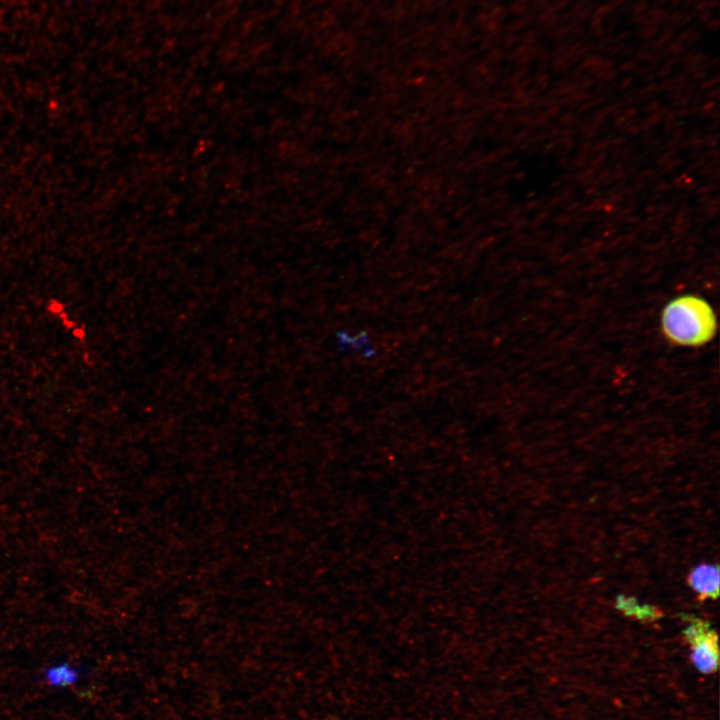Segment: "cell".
Returning <instances> with one entry per match:
<instances>
[{
    "label": "cell",
    "mask_w": 720,
    "mask_h": 720,
    "mask_svg": "<svg viewBox=\"0 0 720 720\" xmlns=\"http://www.w3.org/2000/svg\"><path fill=\"white\" fill-rule=\"evenodd\" d=\"M661 331L672 344L698 347L710 342L717 331L714 309L704 298L685 294L666 304L660 317Z\"/></svg>",
    "instance_id": "6da1fadb"
},
{
    "label": "cell",
    "mask_w": 720,
    "mask_h": 720,
    "mask_svg": "<svg viewBox=\"0 0 720 720\" xmlns=\"http://www.w3.org/2000/svg\"><path fill=\"white\" fill-rule=\"evenodd\" d=\"M687 626L683 630L685 640L691 647L690 659L703 674L717 671L719 664L718 634L711 624L693 615H684Z\"/></svg>",
    "instance_id": "7a4b0ae2"
},
{
    "label": "cell",
    "mask_w": 720,
    "mask_h": 720,
    "mask_svg": "<svg viewBox=\"0 0 720 720\" xmlns=\"http://www.w3.org/2000/svg\"><path fill=\"white\" fill-rule=\"evenodd\" d=\"M688 585L699 599H717L719 595V568L717 565L702 563L694 567L688 577Z\"/></svg>",
    "instance_id": "3957f363"
}]
</instances>
